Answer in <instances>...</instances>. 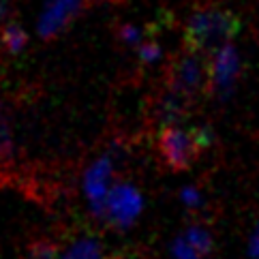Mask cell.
Listing matches in <instances>:
<instances>
[{
	"mask_svg": "<svg viewBox=\"0 0 259 259\" xmlns=\"http://www.w3.org/2000/svg\"><path fill=\"white\" fill-rule=\"evenodd\" d=\"M92 0H48L41 11L36 32L43 41H52L73 24V20L84 11Z\"/></svg>",
	"mask_w": 259,
	"mask_h": 259,
	"instance_id": "cell-6",
	"label": "cell"
},
{
	"mask_svg": "<svg viewBox=\"0 0 259 259\" xmlns=\"http://www.w3.org/2000/svg\"><path fill=\"white\" fill-rule=\"evenodd\" d=\"M7 13H9V5H7V0H0V22L7 17Z\"/></svg>",
	"mask_w": 259,
	"mask_h": 259,
	"instance_id": "cell-18",
	"label": "cell"
},
{
	"mask_svg": "<svg viewBox=\"0 0 259 259\" xmlns=\"http://www.w3.org/2000/svg\"><path fill=\"white\" fill-rule=\"evenodd\" d=\"M60 259H103V248L95 238H81L73 242L69 251L60 255Z\"/></svg>",
	"mask_w": 259,
	"mask_h": 259,
	"instance_id": "cell-9",
	"label": "cell"
},
{
	"mask_svg": "<svg viewBox=\"0 0 259 259\" xmlns=\"http://www.w3.org/2000/svg\"><path fill=\"white\" fill-rule=\"evenodd\" d=\"M137 54H140V60L144 64H154L156 60L161 58V48L156 45L154 41H148V43H142L140 50H137Z\"/></svg>",
	"mask_w": 259,
	"mask_h": 259,
	"instance_id": "cell-14",
	"label": "cell"
},
{
	"mask_svg": "<svg viewBox=\"0 0 259 259\" xmlns=\"http://www.w3.org/2000/svg\"><path fill=\"white\" fill-rule=\"evenodd\" d=\"M26 259H60L58 246L48 238L34 240L28 244V251H26Z\"/></svg>",
	"mask_w": 259,
	"mask_h": 259,
	"instance_id": "cell-13",
	"label": "cell"
},
{
	"mask_svg": "<svg viewBox=\"0 0 259 259\" xmlns=\"http://www.w3.org/2000/svg\"><path fill=\"white\" fill-rule=\"evenodd\" d=\"M114 178V159L112 154H103L90 165L84 176V191L90 201V210L95 219L105 221V201L112 191Z\"/></svg>",
	"mask_w": 259,
	"mask_h": 259,
	"instance_id": "cell-5",
	"label": "cell"
},
{
	"mask_svg": "<svg viewBox=\"0 0 259 259\" xmlns=\"http://www.w3.org/2000/svg\"><path fill=\"white\" fill-rule=\"evenodd\" d=\"M240 32V20L219 7H203L191 15L187 26V45L189 50L201 54H214L219 48L227 45Z\"/></svg>",
	"mask_w": 259,
	"mask_h": 259,
	"instance_id": "cell-1",
	"label": "cell"
},
{
	"mask_svg": "<svg viewBox=\"0 0 259 259\" xmlns=\"http://www.w3.org/2000/svg\"><path fill=\"white\" fill-rule=\"evenodd\" d=\"M238 75H240V56L234 45L227 43L223 48H219L214 56L210 58V86L214 88V92L221 99H225L234 90Z\"/></svg>",
	"mask_w": 259,
	"mask_h": 259,
	"instance_id": "cell-7",
	"label": "cell"
},
{
	"mask_svg": "<svg viewBox=\"0 0 259 259\" xmlns=\"http://www.w3.org/2000/svg\"><path fill=\"white\" fill-rule=\"evenodd\" d=\"M142 208H144V197L133 184L126 182L114 184L105 201V223L118 229H126L142 214Z\"/></svg>",
	"mask_w": 259,
	"mask_h": 259,
	"instance_id": "cell-4",
	"label": "cell"
},
{
	"mask_svg": "<svg viewBox=\"0 0 259 259\" xmlns=\"http://www.w3.org/2000/svg\"><path fill=\"white\" fill-rule=\"evenodd\" d=\"M248 255H251V259H259V223L255 225L251 240H248Z\"/></svg>",
	"mask_w": 259,
	"mask_h": 259,
	"instance_id": "cell-17",
	"label": "cell"
},
{
	"mask_svg": "<svg viewBox=\"0 0 259 259\" xmlns=\"http://www.w3.org/2000/svg\"><path fill=\"white\" fill-rule=\"evenodd\" d=\"M180 199H182V203H184V206H187V208H191V210L199 208V206H201V201H203L201 193H199L195 187H184V189L180 191Z\"/></svg>",
	"mask_w": 259,
	"mask_h": 259,
	"instance_id": "cell-15",
	"label": "cell"
},
{
	"mask_svg": "<svg viewBox=\"0 0 259 259\" xmlns=\"http://www.w3.org/2000/svg\"><path fill=\"white\" fill-rule=\"evenodd\" d=\"M210 84V62L201 52L189 50L176 60L171 69V90L187 99Z\"/></svg>",
	"mask_w": 259,
	"mask_h": 259,
	"instance_id": "cell-3",
	"label": "cell"
},
{
	"mask_svg": "<svg viewBox=\"0 0 259 259\" xmlns=\"http://www.w3.org/2000/svg\"><path fill=\"white\" fill-rule=\"evenodd\" d=\"M0 45H3V50L7 54L15 56V54H22L24 48L28 45V34H26V30L17 22H9L0 30Z\"/></svg>",
	"mask_w": 259,
	"mask_h": 259,
	"instance_id": "cell-8",
	"label": "cell"
},
{
	"mask_svg": "<svg viewBox=\"0 0 259 259\" xmlns=\"http://www.w3.org/2000/svg\"><path fill=\"white\" fill-rule=\"evenodd\" d=\"M159 148L161 154L165 156L174 169H184L195 161V156L199 150H203V146L197 137V128L187 131L182 126L176 124H165V128L159 135Z\"/></svg>",
	"mask_w": 259,
	"mask_h": 259,
	"instance_id": "cell-2",
	"label": "cell"
},
{
	"mask_svg": "<svg viewBox=\"0 0 259 259\" xmlns=\"http://www.w3.org/2000/svg\"><path fill=\"white\" fill-rule=\"evenodd\" d=\"M13 159V133L9 124V114L5 107V101L0 99V167Z\"/></svg>",
	"mask_w": 259,
	"mask_h": 259,
	"instance_id": "cell-10",
	"label": "cell"
},
{
	"mask_svg": "<svg viewBox=\"0 0 259 259\" xmlns=\"http://www.w3.org/2000/svg\"><path fill=\"white\" fill-rule=\"evenodd\" d=\"M184 238H187V242L195 248L197 253L201 255H208L210 253V248H212V236H210V231L206 227H197V225H193L187 229V234H184Z\"/></svg>",
	"mask_w": 259,
	"mask_h": 259,
	"instance_id": "cell-12",
	"label": "cell"
},
{
	"mask_svg": "<svg viewBox=\"0 0 259 259\" xmlns=\"http://www.w3.org/2000/svg\"><path fill=\"white\" fill-rule=\"evenodd\" d=\"M118 36H120V39H122L124 43H128V45H137V43L142 41L140 28H135V26H131V24H122V26H120Z\"/></svg>",
	"mask_w": 259,
	"mask_h": 259,
	"instance_id": "cell-16",
	"label": "cell"
},
{
	"mask_svg": "<svg viewBox=\"0 0 259 259\" xmlns=\"http://www.w3.org/2000/svg\"><path fill=\"white\" fill-rule=\"evenodd\" d=\"M182 103H184V97L180 92H176V90L167 92L159 103V118L165 124H174L182 116Z\"/></svg>",
	"mask_w": 259,
	"mask_h": 259,
	"instance_id": "cell-11",
	"label": "cell"
}]
</instances>
